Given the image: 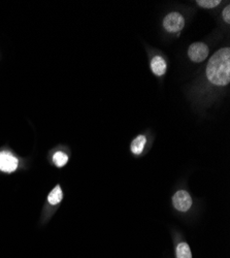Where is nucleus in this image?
I'll list each match as a JSON object with an SVG mask.
<instances>
[{
	"instance_id": "7ed1b4c3",
	"label": "nucleus",
	"mask_w": 230,
	"mask_h": 258,
	"mask_svg": "<svg viewBox=\"0 0 230 258\" xmlns=\"http://www.w3.org/2000/svg\"><path fill=\"white\" fill-rule=\"evenodd\" d=\"M174 207L180 212H186L192 206V200L187 191H178L173 198Z\"/></svg>"
},
{
	"instance_id": "6e6552de",
	"label": "nucleus",
	"mask_w": 230,
	"mask_h": 258,
	"mask_svg": "<svg viewBox=\"0 0 230 258\" xmlns=\"http://www.w3.org/2000/svg\"><path fill=\"white\" fill-rule=\"evenodd\" d=\"M145 138L143 136H138L131 144V151L138 155L143 151V148H144V144H145Z\"/></svg>"
},
{
	"instance_id": "f03ea898",
	"label": "nucleus",
	"mask_w": 230,
	"mask_h": 258,
	"mask_svg": "<svg viewBox=\"0 0 230 258\" xmlns=\"http://www.w3.org/2000/svg\"><path fill=\"white\" fill-rule=\"evenodd\" d=\"M185 20L179 13H171L164 18L163 26L169 32H179L184 28Z\"/></svg>"
},
{
	"instance_id": "9b49d317",
	"label": "nucleus",
	"mask_w": 230,
	"mask_h": 258,
	"mask_svg": "<svg viewBox=\"0 0 230 258\" xmlns=\"http://www.w3.org/2000/svg\"><path fill=\"white\" fill-rule=\"evenodd\" d=\"M220 3V0H198L197 5L205 9H212L217 7Z\"/></svg>"
},
{
	"instance_id": "39448f33",
	"label": "nucleus",
	"mask_w": 230,
	"mask_h": 258,
	"mask_svg": "<svg viewBox=\"0 0 230 258\" xmlns=\"http://www.w3.org/2000/svg\"><path fill=\"white\" fill-rule=\"evenodd\" d=\"M18 159L10 152H0V170L13 173L18 168Z\"/></svg>"
},
{
	"instance_id": "f257e3e1",
	"label": "nucleus",
	"mask_w": 230,
	"mask_h": 258,
	"mask_svg": "<svg viewBox=\"0 0 230 258\" xmlns=\"http://www.w3.org/2000/svg\"><path fill=\"white\" fill-rule=\"evenodd\" d=\"M208 81L214 85L226 86L230 82V49L224 48L215 53L206 67Z\"/></svg>"
},
{
	"instance_id": "1a4fd4ad",
	"label": "nucleus",
	"mask_w": 230,
	"mask_h": 258,
	"mask_svg": "<svg viewBox=\"0 0 230 258\" xmlns=\"http://www.w3.org/2000/svg\"><path fill=\"white\" fill-rule=\"evenodd\" d=\"M177 257L178 258H192L190 247L187 243H180L177 247Z\"/></svg>"
},
{
	"instance_id": "0eeeda50",
	"label": "nucleus",
	"mask_w": 230,
	"mask_h": 258,
	"mask_svg": "<svg viewBox=\"0 0 230 258\" xmlns=\"http://www.w3.org/2000/svg\"><path fill=\"white\" fill-rule=\"evenodd\" d=\"M62 198H63V193H62V190H61V187L59 185H57L51 192L50 195L48 197V201L51 205L55 206V205H58L61 201H62Z\"/></svg>"
},
{
	"instance_id": "20e7f679",
	"label": "nucleus",
	"mask_w": 230,
	"mask_h": 258,
	"mask_svg": "<svg viewBox=\"0 0 230 258\" xmlns=\"http://www.w3.org/2000/svg\"><path fill=\"white\" fill-rule=\"evenodd\" d=\"M188 55L189 58L196 63L202 62L207 58L208 55V48L203 42H195L191 45L189 50H188Z\"/></svg>"
},
{
	"instance_id": "9d476101",
	"label": "nucleus",
	"mask_w": 230,
	"mask_h": 258,
	"mask_svg": "<svg viewBox=\"0 0 230 258\" xmlns=\"http://www.w3.org/2000/svg\"><path fill=\"white\" fill-rule=\"evenodd\" d=\"M53 161H54V163H55L58 167H62V166H64V165L67 163L68 157H67V155H66L65 153L59 151V152H56V153L54 154V156H53Z\"/></svg>"
},
{
	"instance_id": "423d86ee",
	"label": "nucleus",
	"mask_w": 230,
	"mask_h": 258,
	"mask_svg": "<svg viewBox=\"0 0 230 258\" xmlns=\"http://www.w3.org/2000/svg\"><path fill=\"white\" fill-rule=\"evenodd\" d=\"M151 68L156 76H163L166 73V62L162 57L156 56L152 59Z\"/></svg>"
},
{
	"instance_id": "f8f14e48",
	"label": "nucleus",
	"mask_w": 230,
	"mask_h": 258,
	"mask_svg": "<svg viewBox=\"0 0 230 258\" xmlns=\"http://www.w3.org/2000/svg\"><path fill=\"white\" fill-rule=\"evenodd\" d=\"M223 18H224L226 23H229V22H230V7H229V6H227L226 9L224 10V12H223Z\"/></svg>"
}]
</instances>
